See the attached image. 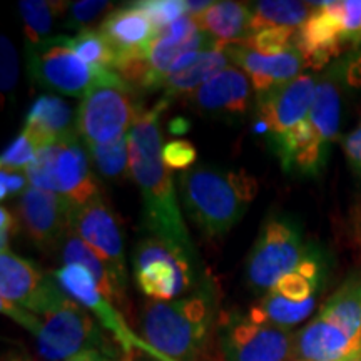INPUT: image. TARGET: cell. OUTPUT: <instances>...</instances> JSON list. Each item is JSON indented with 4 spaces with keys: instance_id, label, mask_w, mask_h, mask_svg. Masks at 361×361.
I'll use <instances>...</instances> for the list:
<instances>
[{
    "instance_id": "obj_42",
    "label": "cell",
    "mask_w": 361,
    "mask_h": 361,
    "mask_svg": "<svg viewBox=\"0 0 361 361\" xmlns=\"http://www.w3.org/2000/svg\"><path fill=\"white\" fill-rule=\"evenodd\" d=\"M67 361H116V360L111 358V356L101 353V351H85V353H80Z\"/></svg>"
},
{
    "instance_id": "obj_18",
    "label": "cell",
    "mask_w": 361,
    "mask_h": 361,
    "mask_svg": "<svg viewBox=\"0 0 361 361\" xmlns=\"http://www.w3.org/2000/svg\"><path fill=\"white\" fill-rule=\"evenodd\" d=\"M72 204L61 194L30 186L19 197L17 216L22 233L40 251L61 247L71 231Z\"/></svg>"
},
{
    "instance_id": "obj_17",
    "label": "cell",
    "mask_w": 361,
    "mask_h": 361,
    "mask_svg": "<svg viewBox=\"0 0 361 361\" xmlns=\"http://www.w3.org/2000/svg\"><path fill=\"white\" fill-rule=\"evenodd\" d=\"M71 229L109 269L116 286L126 295L128 291V266H126L124 239L117 218L104 201L102 194L82 206H74L69 216Z\"/></svg>"
},
{
    "instance_id": "obj_38",
    "label": "cell",
    "mask_w": 361,
    "mask_h": 361,
    "mask_svg": "<svg viewBox=\"0 0 361 361\" xmlns=\"http://www.w3.org/2000/svg\"><path fill=\"white\" fill-rule=\"evenodd\" d=\"M341 147L351 173L361 183V119L356 128L341 139Z\"/></svg>"
},
{
    "instance_id": "obj_9",
    "label": "cell",
    "mask_w": 361,
    "mask_h": 361,
    "mask_svg": "<svg viewBox=\"0 0 361 361\" xmlns=\"http://www.w3.org/2000/svg\"><path fill=\"white\" fill-rule=\"evenodd\" d=\"M27 67L44 87L71 97H85L102 84H128L112 69L94 67L71 49L67 35H54L37 45H27Z\"/></svg>"
},
{
    "instance_id": "obj_11",
    "label": "cell",
    "mask_w": 361,
    "mask_h": 361,
    "mask_svg": "<svg viewBox=\"0 0 361 361\" xmlns=\"http://www.w3.org/2000/svg\"><path fill=\"white\" fill-rule=\"evenodd\" d=\"M214 47H219L218 42L206 34L196 20L184 16L156 35L142 59L117 67V74L130 87L134 85L152 92L161 87L162 80L168 78L180 57L189 52H202Z\"/></svg>"
},
{
    "instance_id": "obj_31",
    "label": "cell",
    "mask_w": 361,
    "mask_h": 361,
    "mask_svg": "<svg viewBox=\"0 0 361 361\" xmlns=\"http://www.w3.org/2000/svg\"><path fill=\"white\" fill-rule=\"evenodd\" d=\"M67 42H69L72 51L87 64L94 67H104V69H116V51L99 30H82L74 37H67Z\"/></svg>"
},
{
    "instance_id": "obj_28",
    "label": "cell",
    "mask_w": 361,
    "mask_h": 361,
    "mask_svg": "<svg viewBox=\"0 0 361 361\" xmlns=\"http://www.w3.org/2000/svg\"><path fill=\"white\" fill-rule=\"evenodd\" d=\"M313 11L311 2L263 0L252 4V32L264 29L298 30Z\"/></svg>"
},
{
    "instance_id": "obj_16",
    "label": "cell",
    "mask_w": 361,
    "mask_h": 361,
    "mask_svg": "<svg viewBox=\"0 0 361 361\" xmlns=\"http://www.w3.org/2000/svg\"><path fill=\"white\" fill-rule=\"evenodd\" d=\"M316 87L318 79L311 74H303L256 97L255 130L264 135L269 149L300 128L311 109Z\"/></svg>"
},
{
    "instance_id": "obj_37",
    "label": "cell",
    "mask_w": 361,
    "mask_h": 361,
    "mask_svg": "<svg viewBox=\"0 0 361 361\" xmlns=\"http://www.w3.org/2000/svg\"><path fill=\"white\" fill-rule=\"evenodd\" d=\"M0 52H2V94L8 96L13 92L17 85V79H19V56H17L16 45L12 40L2 35L0 37Z\"/></svg>"
},
{
    "instance_id": "obj_22",
    "label": "cell",
    "mask_w": 361,
    "mask_h": 361,
    "mask_svg": "<svg viewBox=\"0 0 361 361\" xmlns=\"http://www.w3.org/2000/svg\"><path fill=\"white\" fill-rule=\"evenodd\" d=\"M361 353V343L316 313L295 336V361H341Z\"/></svg>"
},
{
    "instance_id": "obj_23",
    "label": "cell",
    "mask_w": 361,
    "mask_h": 361,
    "mask_svg": "<svg viewBox=\"0 0 361 361\" xmlns=\"http://www.w3.org/2000/svg\"><path fill=\"white\" fill-rule=\"evenodd\" d=\"M27 130L40 146L75 135V114L61 97L40 96L34 101L24 121Z\"/></svg>"
},
{
    "instance_id": "obj_35",
    "label": "cell",
    "mask_w": 361,
    "mask_h": 361,
    "mask_svg": "<svg viewBox=\"0 0 361 361\" xmlns=\"http://www.w3.org/2000/svg\"><path fill=\"white\" fill-rule=\"evenodd\" d=\"M295 34L296 30L264 29L252 32L251 37L245 42L261 54H279L291 47Z\"/></svg>"
},
{
    "instance_id": "obj_3",
    "label": "cell",
    "mask_w": 361,
    "mask_h": 361,
    "mask_svg": "<svg viewBox=\"0 0 361 361\" xmlns=\"http://www.w3.org/2000/svg\"><path fill=\"white\" fill-rule=\"evenodd\" d=\"M178 191L188 218L202 236L218 239L245 218L259 184L246 169L201 164L180 173Z\"/></svg>"
},
{
    "instance_id": "obj_29",
    "label": "cell",
    "mask_w": 361,
    "mask_h": 361,
    "mask_svg": "<svg viewBox=\"0 0 361 361\" xmlns=\"http://www.w3.org/2000/svg\"><path fill=\"white\" fill-rule=\"evenodd\" d=\"M69 6L66 2H47V0H22L19 12L24 22L27 45H37L49 39L57 13Z\"/></svg>"
},
{
    "instance_id": "obj_32",
    "label": "cell",
    "mask_w": 361,
    "mask_h": 361,
    "mask_svg": "<svg viewBox=\"0 0 361 361\" xmlns=\"http://www.w3.org/2000/svg\"><path fill=\"white\" fill-rule=\"evenodd\" d=\"M39 147L40 144L35 141L32 135L22 129L12 139L11 144L4 149L0 166H2V169L22 171V173H25L29 169V166L34 162L35 156H37Z\"/></svg>"
},
{
    "instance_id": "obj_44",
    "label": "cell",
    "mask_w": 361,
    "mask_h": 361,
    "mask_svg": "<svg viewBox=\"0 0 361 361\" xmlns=\"http://www.w3.org/2000/svg\"><path fill=\"white\" fill-rule=\"evenodd\" d=\"M350 361H361V353H358L356 356H353V358H351Z\"/></svg>"
},
{
    "instance_id": "obj_5",
    "label": "cell",
    "mask_w": 361,
    "mask_h": 361,
    "mask_svg": "<svg viewBox=\"0 0 361 361\" xmlns=\"http://www.w3.org/2000/svg\"><path fill=\"white\" fill-rule=\"evenodd\" d=\"M341 123L340 85L333 78L318 79V87L306 119L271 149L284 173L318 178L326 169Z\"/></svg>"
},
{
    "instance_id": "obj_41",
    "label": "cell",
    "mask_w": 361,
    "mask_h": 361,
    "mask_svg": "<svg viewBox=\"0 0 361 361\" xmlns=\"http://www.w3.org/2000/svg\"><path fill=\"white\" fill-rule=\"evenodd\" d=\"M211 0H186V16L191 19H200L202 13L207 12V8L213 6Z\"/></svg>"
},
{
    "instance_id": "obj_30",
    "label": "cell",
    "mask_w": 361,
    "mask_h": 361,
    "mask_svg": "<svg viewBox=\"0 0 361 361\" xmlns=\"http://www.w3.org/2000/svg\"><path fill=\"white\" fill-rule=\"evenodd\" d=\"M90 161L104 179L119 183L130 176L129 166V134L121 137L119 141L109 144H96L85 146Z\"/></svg>"
},
{
    "instance_id": "obj_39",
    "label": "cell",
    "mask_w": 361,
    "mask_h": 361,
    "mask_svg": "<svg viewBox=\"0 0 361 361\" xmlns=\"http://www.w3.org/2000/svg\"><path fill=\"white\" fill-rule=\"evenodd\" d=\"M30 188V180L22 171H0V197L2 201L13 196H22Z\"/></svg>"
},
{
    "instance_id": "obj_15",
    "label": "cell",
    "mask_w": 361,
    "mask_h": 361,
    "mask_svg": "<svg viewBox=\"0 0 361 361\" xmlns=\"http://www.w3.org/2000/svg\"><path fill=\"white\" fill-rule=\"evenodd\" d=\"M69 296L34 261L12 250L0 251V305H13L34 314L62 306Z\"/></svg>"
},
{
    "instance_id": "obj_36",
    "label": "cell",
    "mask_w": 361,
    "mask_h": 361,
    "mask_svg": "<svg viewBox=\"0 0 361 361\" xmlns=\"http://www.w3.org/2000/svg\"><path fill=\"white\" fill-rule=\"evenodd\" d=\"M162 159L169 171H189L196 164V147L186 139H171L162 146Z\"/></svg>"
},
{
    "instance_id": "obj_43",
    "label": "cell",
    "mask_w": 361,
    "mask_h": 361,
    "mask_svg": "<svg viewBox=\"0 0 361 361\" xmlns=\"http://www.w3.org/2000/svg\"><path fill=\"white\" fill-rule=\"evenodd\" d=\"M2 361H32L20 350H7L2 356Z\"/></svg>"
},
{
    "instance_id": "obj_19",
    "label": "cell",
    "mask_w": 361,
    "mask_h": 361,
    "mask_svg": "<svg viewBox=\"0 0 361 361\" xmlns=\"http://www.w3.org/2000/svg\"><path fill=\"white\" fill-rule=\"evenodd\" d=\"M224 49L233 66L247 74L256 97L291 82L303 75L301 72L306 69L305 57L295 47V44L279 54H261L246 42L228 44L224 45Z\"/></svg>"
},
{
    "instance_id": "obj_34",
    "label": "cell",
    "mask_w": 361,
    "mask_h": 361,
    "mask_svg": "<svg viewBox=\"0 0 361 361\" xmlns=\"http://www.w3.org/2000/svg\"><path fill=\"white\" fill-rule=\"evenodd\" d=\"M135 6L151 19L157 34L186 16V2L183 0H139Z\"/></svg>"
},
{
    "instance_id": "obj_26",
    "label": "cell",
    "mask_w": 361,
    "mask_h": 361,
    "mask_svg": "<svg viewBox=\"0 0 361 361\" xmlns=\"http://www.w3.org/2000/svg\"><path fill=\"white\" fill-rule=\"evenodd\" d=\"M318 313L361 343V269L345 278L319 306Z\"/></svg>"
},
{
    "instance_id": "obj_27",
    "label": "cell",
    "mask_w": 361,
    "mask_h": 361,
    "mask_svg": "<svg viewBox=\"0 0 361 361\" xmlns=\"http://www.w3.org/2000/svg\"><path fill=\"white\" fill-rule=\"evenodd\" d=\"M61 247L62 264H82L92 274L94 279H96V283L99 284V288H101V291L106 295L107 300H111L117 308H124L126 295H123L119 288L116 286L109 269L106 268V264L102 263L101 258L92 251V247L87 243H84L71 229Z\"/></svg>"
},
{
    "instance_id": "obj_6",
    "label": "cell",
    "mask_w": 361,
    "mask_h": 361,
    "mask_svg": "<svg viewBox=\"0 0 361 361\" xmlns=\"http://www.w3.org/2000/svg\"><path fill=\"white\" fill-rule=\"evenodd\" d=\"M311 245L290 214L273 213L264 219L245 266L247 290L259 298L303 263Z\"/></svg>"
},
{
    "instance_id": "obj_4",
    "label": "cell",
    "mask_w": 361,
    "mask_h": 361,
    "mask_svg": "<svg viewBox=\"0 0 361 361\" xmlns=\"http://www.w3.org/2000/svg\"><path fill=\"white\" fill-rule=\"evenodd\" d=\"M0 308L34 336L44 360L67 361L85 351H101L116 361H128L119 345L102 331L97 319L71 296L57 310L44 314H34L13 305H0Z\"/></svg>"
},
{
    "instance_id": "obj_13",
    "label": "cell",
    "mask_w": 361,
    "mask_h": 361,
    "mask_svg": "<svg viewBox=\"0 0 361 361\" xmlns=\"http://www.w3.org/2000/svg\"><path fill=\"white\" fill-rule=\"evenodd\" d=\"M129 84L94 87L79 104L75 130L84 146L109 144L129 134L144 107Z\"/></svg>"
},
{
    "instance_id": "obj_33",
    "label": "cell",
    "mask_w": 361,
    "mask_h": 361,
    "mask_svg": "<svg viewBox=\"0 0 361 361\" xmlns=\"http://www.w3.org/2000/svg\"><path fill=\"white\" fill-rule=\"evenodd\" d=\"M112 11H114L112 2H101V0H82V2L69 4L66 27L82 32V30H87V27L92 25L101 17L106 19Z\"/></svg>"
},
{
    "instance_id": "obj_21",
    "label": "cell",
    "mask_w": 361,
    "mask_h": 361,
    "mask_svg": "<svg viewBox=\"0 0 361 361\" xmlns=\"http://www.w3.org/2000/svg\"><path fill=\"white\" fill-rule=\"evenodd\" d=\"M99 32L107 39V42L116 51V71L124 62L142 59L149 44L157 35L154 24L141 8L135 6V2L114 8L101 22Z\"/></svg>"
},
{
    "instance_id": "obj_45",
    "label": "cell",
    "mask_w": 361,
    "mask_h": 361,
    "mask_svg": "<svg viewBox=\"0 0 361 361\" xmlns=\"http://www.w3.org/2000/svg\"><path fill=\"white\" fill-rule=\"evenodd\" d=\"M355 356H356V355H355ZM351 358H353V356H350V358H346V360H341V361H350Z\"/></svg>"
},
{
    "instance_id": "obj_24",
    "label": "cell",
    "mask_w": 361,
    "mask_h": 361,
    "mask_svg": "<svg viewBox=\"0 0 361 361\" xmlns=\"http://www.w3.org/2000/svg\"><path fill=\"white\" fill-rule=\"evenodd\" d=\"M196 22L218 42L219 47L245 42L252 34V6L245 2L221 0L214 2Z\"/></svg>"
},
{
    "instance_id": "obj_14",
    "label": "cell",
    "mask_w": 361,
    "mask_h": 361,
    "mask_svg": "<svg viewBox=\"0 0 361 361\" xmlns=\"http://www.w3.org/2000/svg\"><path fill=\"white\" fill-rule=\"evenodd\" d=\"M52 278L67 296L78 301L89 313H92L94 318L102 324V328L111 333L119 348L123 350L126 360H133L134 351L137 350L154 361H171L144 341L142 336L135 335L126 323L119 308L111 300H107L96 279L82 264H62L61 268L54 271Z\"/></svg>"
},
{
    "instance_id": "obj_20",
    "label": "cell",
    "mask_w": 361,
    "mask_h": 361,
    "mask_svg": "<svg viewBox=\"0 0 361 361\" xmlns=\"http://www.w3.org/2000/svg\"><path fill=\"white\" fill-rule=\"evenodd\" d=\"M252 84L236 66L221 71L214 78L188 94V104L202 116L236 121L245 117L252 101Z\"/></svg>"
},
{
    "instance_id": "obj_25",
    "label": "cell",
    "mask_w": 361,
    "mask_h": 361,
    "mask_svg": "<svg viewBox=\"0 0 361 361\" xmlns=\"http://www.w3.org/2000/svg\"><path fill=\"white\" fill-rule=\"evenodd\" d=\"M231 66L233 62L224 47H214L209 49V51H202L197 54L191 64L184 67V69L174 72L169 78L162 80L159 87L164 92L162 99L171 101V99L178 96H188V94L200 89L211 78H214L216 74H219L221 71L228 69Z\"/></svg>"
},
{
    "instance_id": "obj_10",
    "label": "cell",
    "mask_w": 361,
    "mask_h": 361,
    "mask_svg": "<svg viewBox=\"0 0 361 361\" xmlns=\"http://www.w3.org/2000/svg\"><path fill=\"white\" fill-rule=\"evenodd\" d=\"M134 279L139 291L152 301L186 296L204 281L201 263L186 258L154 236H146L133 252Z\"/></svg>"
},
{
    "instance_id": "obj_2",
    "label": "cell",
    "mask_w": 361,
    "mask_h": 361,
    "mask_svg": "<svg viewBox=\"0 0 361 361\" xmlns=\"http://www.w3.org/2000/svg\"><path fill=\"white\" fill-rule=\"evenodd\" d=\"M219 288L207 274L196 290L173 301H152L139 310L144 341L171 361H204L221 318Z\"/></svg>"
},
{
    "instance_id": "obj_8",
    "label": "cell",
    "mask_w": 361,
    "mask_h": 361,
    "mask_svg": "<svg viewBox=\"0 0 361 361\" xmlns=\"http://www.w3.org/2000/svg\"><path fill=\"white\" fill-rule=\"evenodd\" d=\"M308 20L296 30L293 44L306 67L318 71L348 49L361 45V0L311 2Z\"/></svg>"
},
{
    "instance_id": "obj_12",
    "label": "cell",
    "mask_w": 361,
    "mask_h": 361,
    "mask_svg": "<svg viewBox=\"0 0 361 361\" xmlns=\"http://www.w3.org/2000/svg\"><path fill=\"white\" fill-rule=\"evenodd\" d=\"M295 329L231 310L221 313L216 345L223 361H295Z\"/></svg>"
},
{
    "instance_id": "obj_1",
    "label": "cell",
    "mask_w": 361,
    "mask_h": 361,
    "mask_svg": "<svg viewBox=\"0 0 361 361\" xmlns=\"http://www.w3.org/2000/svg\"><path fill=\"white\" fill-rule=\"evenodd\" d=\"M166 99L151 109H144L129 130L130 178L142 197V219L149 236L166 243L186 258L201 263L188 226L180 214L178 189L171 171L162 159L161 114L168 107Z\"/></svg>"
},
{
    "instance_id": "obj_40",
    "label": "cell",
    "mask_w": 361,
    "mask_h": 361,
    "mask_svg": "<svg viewBox=\"0 0 361 361\" xmlns=\"http://www.w3.org/2000/svg\"><path fill=\"white\" fill-rule=\"evenodd\" d=\"M22 231L20 229V221L17 213L8 209V207L2 206L0 209V251L11 250L12 239Z\"/></svg>"
},
{
    "instance_id": "obj_7",
    "label": "cell",
    "mask_w": 361,
    "mask_h": 361,
    "mask_svg": "<svg viewBox=\"0 0 361 361\" xmlns=\"http://www.w3.org/2000/svg\"><path fill=\"white\" fill-rule=\"evenodd\" d=\"M30 186L61 194L72 207L101 196V188L89 164V154L78 134L40 146L25 171Z\"/></svg>"
}]
</instances>
